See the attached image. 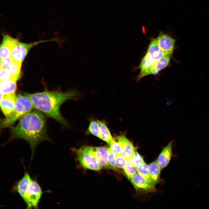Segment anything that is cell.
I'll use <instances>...</instances> for the list:
<instances>
[{
  "label": "cell",
  "mask_w": 209,
  "mask_h": 209,
  "mask_svg": "<svg viewBox=\"0 0 209 209\" xmlns=\"http://www.w3.org/2000/svg\"><path fill=\"white\" fill-rule=\"evenodd\" d=\"M46 117L38 110H32L20 119L12 129L10 139L20 138L29 144L32 151V158L35 149L40 142L50 140L47 134Z\"/></svg>",
  "instance_id": "obj_1"
},
{
  "label": "cell",
  "mask_w": 209,
  "mask_h": 209,
  "mask_svg": "<svg viewBox=\"0 0 209 209\" xmlns=\"http://www.w3.org/2000/svg\"><path fill=\"white\" fill-rule=\"evenodd\" d=\"M22 93L29 98L34 108L65 127H68L69 123L60 113V107L66 100L76 98L80 94L75 89L65 92L45 90L34 93Z\"/></svg>",
  "instance_id": "obj_2"
},
{
  "label": "cell",
  "mask_w": 209,
  "mask_h": 209,
  "mask_svg": "<svg viewBox=\"0 0 209 209\" xmlns=\"http://www.w3.org/2000/svg\"><path fill=\"white\" fill-rule=\"evenodd\" d=\"M17 96L16 103L14 109L10 116L1 120V129L11 126L16 121L32 111L34 108L30 100L27 96L19 93Z\"/></svg>",
  "instance_id": "obj_3"
},
{
  "label": "cell",
  "mask_w": 209,
  "mask_h": 209,
  "mask_svg": "<svg viewBox=\"0 0 209 209\" xmlns=\"http://www.w3.org/2000/svg\"><path fill=\"white\" fill-rule=\"evenodd\" d=\"M76 154L78 161L84 168L97 171L102 168L96 158L94 147H82L76 150Z\"/></svg>",
  "instance_id": "obj_4"
},
{
  "label": "cell",
  "mask_w": 209,
  "mask_h": 209,
  "mask_svg": "<svg viewBox=\"0 0 209 209\" xmlns=\"http://www.w3.org/2000/svg\"><path fill=\"white\" fill-rule=\"evenodd\" d=\"M43 192L42 188L35 179L32 180L22 198L28 209H37Z\"/></svg>",
  "instance_id": "obj_5"
},
{
  "label": "cell",
  "mask_w": 209,
  "mask_h": 209,
  "mask_svg": "<svg viewBox=\"0 0 209 209\" xmlns=\"http://www.w3.org/2000/svg\"><path fill=\"white\" fill-rule=\"evenodd\" d=\"M51 40H41L34 42L26 43L20 42L18 40L13 47L11 56L14 61L22 63L29 51L33 46L38 44Z\"/></svg>",
  "instance_id": "obj_6"
},
{
  "label": "cell",
  "mask_w": 209,
  "mask_h": 209,
  "mask_svg": "<svg viewBox=\"0 0 209 209\" xmlns=\"http://www.w3.org/2000/svg\"><path fill=\"white\" fill-rule=\"evenodd\" d=\"M17 96L15 93L1 96L0 107L1 110L6 117L12 113L15 108Z\"/></svg>",
  "instance_id": "obj_7"
},
{
  "label": "cell",
  "mask_w": 209,
  "mask_h": 209,
  "mask_svg": "<svg viewBox=\"0 0 209 209\" xmlns=\"http://www.w3.org/2000/svg\"><path fill=\"white\" fill-rule=\"evenodd\" d=\"M156 39L161 49L167 54L172 55L174 48L176 39L161 31L159 32Z\"/></svg>",
  "instance_id": "obj_8"
},
{
  "label": "cell",
  "mask_w": 209,
  "mask_h": 209,
  "mask_svg": "<svg viewBox=\"0 0 209 209\" xmlns=\"http://www.w3.org/2000/svg\"><path fill=\"white\" fill-rule=\"evenodd\" d=\"M18 40L8 34L3 35L0 48V59L11 56L12 49Z\"/></svg>",
  "instance_id": "obj_9"
},
{
  "label": "cell",
  "mask_w": 209,
  "mask_h": 209,
  "mask_svg": "<svg viewBox=\"0 0 209 209\" xmlns=\"http://www.w3.org/2000/svg\"><path fill=\"white\" fill-rule=\"evenodd\" d=\"M136 190L146 192L155 190V185L149 183L142 176L136 173L130 181Z\"/></svg>",
  "instance_id": "obj_10"
},
{
  "label": "cell",
  "mask_w": 209,
  "mask_h": 209,
  "mask_svg": "<svg viewBox=\"0 0 209 209\" xmlns=\"http://www.w3.org/2000/svg\"><path fill=\"white\" fill-rule=\"evenodd\" d=\"M168 54L160 48L156 38L151 39L146 54L151 60L155 62Z\"/></svg>",
  "instance_id": "obj_11"
},
{
  "label": "cell",
  "mask_w": 209,
  "mask_h": 209,
  "mask_svg": "<svg viewBox=\"0 0 209 209\" xmlns=\"http://www.w3.org/2000/svg\"><path fill=\"white\" fill-rule=\"evenodd\" d=\"M32 179L29 174L25 172L23 176L21 179L15 183L12 189V191L13 192L17 193L23 198Z\"/></svg>",
  "instance_id": "obj_12"
},
{
  "label": "cell",
  "mask_w": 209,
  "mask_h": 209,
  "mask_svg": "<svg viewBox=\"0 0 209 209\" xmlns=\"http://www.w3.org/2000/svg\"><path fill=\"white\" fill-rule=\"evenodd\" d=\"M116 138L122 145L121 155L127 160L131 158L136 151L132 143L125 135L119 136Z\"/></svg>",
  "instance_id": "obj_13"
},
{
  "label": "cell",
  "mask_w": 209,
  "mask_h": 209,
  "mask_svg": "<svg viewBox=\"0 0 209 209\" xmlns=\"http://www.w3.org/2000/svg\"><path fill=\"white\" fill-rule=\"evenodd\" d=\"M155 63L145 54L142 59L139 66L140 72L137 77L138 81L144 77L154 74V67Z\"/></svg>",
  "instance_id": "obj_14"
},
{
  "label": "cell",
  "mask_w": 209,
  "mask_h": 209,
  "mask_svg": "<svg viewBox=\"0 0 209 209\" xmlns=\"http://www.w3.org/2000/svg\"><path fill=\"white\" fill-rule=\"evenodd\" d=\"M172 142H170L163 148L157 160L161 170L165 167L170 161L172 154Z\"/></svg>",
  "instance_id": "obj_15"
},
{
  "label": "cell",
  "mask_w": 209,
  "mask_h": 209,
  "mask_svg": "<svg viewBox=\"0 0 209 209\" xmlns=\"http://www.w3.org/2000/svg\"><path fill=\"white\" fill-rule=\"evenodd\" d=\"M108 147H94L95 156L98 163L102 168L109 169L107 161Z\"/></svg>",
  "instance_id": "obj_16"
},
{
  "label": "cell",
  "mask_w": 209,
  "mask_h": 209,
  "mask_svg": "<svg viewBox=\"0 0 209 209\" xmlns=\"http://www.w3.org/2000/svg\"><path fill=\"white\" fill-rule=\"evenodd\" d=\"M149 174L153 184L155 185L159 181L161 169L155 160L150 163L148 166Z\"/></svg>",
  "instance_id": "obj_17"
},
{
  "label": "cell",
  "mask_w": 209,
  "mask_h": 209,
  "mask_svg": "<svg viewBox=\"0 0 209 209\" xmlns=\"http://www.w3.org/2000/svg\"><path fill=\"white\" fill-rule=\"evenodd\" d=\"M16 82L12 80L1 81V96L15 93L17 87Z\"/></svg>",
  "instance_id": "obj_18"
},
{
  "label": "cell",
  "mask_w": 209,
  "mask_h": 209,
  "mask_svg": "<svg viewBox=\"0 0 209 209\" xmlns=\"http://www.w3.org/2000/svg\"><path fill=\"white\" fill-rule=\"evenodd\" d=\"M99 124L100 134V139L110 144L113 138L107 127L106 123L104 121L97 120Z\"/></svg>",
  "instance_id": "obj_19"
},
{
  "label": "cell",
  "mask_w": 209,
  "mask_h": 209,
  "mask_svg": "<svg viewBox=\"0 0 209 209\" xmlns=\"http://www.w3.org/2000/svg\"><path fill=\"white\" fill-rule=\"evenodd\" d=\"M171 55H167L155 62L154 67V74L157 73L169 64Z\"/></svg>",
  "instance_id": "obj_20"
},
{
  "label": "cell",
  "mask_w": 209,
  "mask_h": 209,
  "mask_svg": "<svg viewBox=\"0 0 209 209\" xmlns=\"http://www.w3.org/2000/svg\"><path fill=\"white\" fill-rule=\"evenodd\" d=\"M123 169L126 176L131 181L137 172L136 166L133 163L131 158L127 160V163Z\"/></svg>",
  "instance_id": "obj_21"
},
{
  "label": "cell",
  "mask_w": 209,
  "mask_h": 209,
  "mask_svg": "<svg viewBox=\"0 0 209 209\" xmlns=\"http://www.w3.org/2000/svg\"><path fill=\"white\" fill-rule=\"evenodd\" d=\"M21 63L14 61L7 68L16 81L20 76Z\"/></svg>",
  "instance_id": "obj_22"
},
{
  "label": "cell",
  "mask_w": 209,
  "mask_h": 209,
  "mask_svg": "<svg viewBox=\"0 0 209 209\" xmlns=\"http://www.w3.org/2000/svg\"><path fill=\"white\" fill-rule=\"evenodd\" d=\"M136 167L137 172L144 177L149 183L154 185L150 176L147 165L144 162Z\"/></svg>",
  "instance_id": "obj_23"
},
{
  "label": "cell",
  "mask_w": 209,
  "mask_h": 209,
  "mask_svg": "<svg viewBox=\"0 0 209 209\" xmlns=\"http://www.w3.org/2000/svg\"><path fill=\"white\" fill-rule=\"evenodd\" d=\"M88 131L92 135L100 138V127L97 120H93L90 121Z\"/></svg>",
  "instance_id": "obj_24"
},
{
  "label": "cell",
  "mask_w": 209,
  "mask_h": 209,
  "mask_svg": "<svg viewBox=\"0 0 209 209\" xmlns=\"http://www.w3.org/2000/svg\"><path fill=\"white\" fill-rule=\"evenodd\" d=\"M107 158L109 169L117 171L116 155L111 151L110 147H108Z\"/></svg>",
  "instance_id": "obj_25"
},
{
  "label": "cell",
  "mask_w": 209,
  "mask_h": 209,
  "mask_svg": "<svg viewBox=\"0 0 209 209\" xmlns=\"http://www.w3.org/2000/svg\"><path fill=\"white\" fill-rule=\"evenodd\" d=\"M109 145L111 151L116 156L121 154L122 150V145L116 137L113 138Z\"/></svg>",
  "instance_id": "obj_26"
},
{
  "label": "cell",
  "mask_w": 209,
  "mask_h": 209,
  "mask_svg": "<svg viewBox=\"0 0 209 209\" xmlns=\"http://www.w3.org/2000/svg\"><path fill=\"white\" fill-rule=\"evenodd\" d=\"M0 81L9 80L17 81L7 68H0Z\"/></svg>",
  "instance_id": "obj_27"
},
{
  "label": "cell",
  "mask_w": 209,
  "mask_h": 209,
  "mask_svg": "<svg viewBox=\"0 0 209 209\" xmlns=\"http://www.w3.org/2000/svg\"><path fill=\"white\" fill-rule=\"evenodd\" d=\"M127 159L123 157L121 154L116 156V167L119 169H123L127 163Z\"/></svg>",
  "instance_id": "obj_28"
},
{
  "label": "cell",
  "mask_w": 209,
  "mask_h": 209,
  "mask_svg": "<svg viewBox=\"0 0 209 209\" xmlns=\"http://www.w3.org/2000/svg\"><path fill=\"white\" fill-rule=\"evenodd\" d=\"M131 158L133 163L136 167L145 162L143 157L136 151Z\"/></svg>",
  "instance_id": "obj_29"
},
{
  "label": "cell",
  "mask_w": 209,
  "mask_h": 209,
  "mask_svg": "<svg viewBox=\"0 0 209 209\" xmlns=\"http://www.w3.org/2000/svg\"><path fill=\"white\" fill-rule=\"evenodd\" d=\"M14 61L11 56L0 59V68H7Z\"/></svg>",
  "instance_id": "obj_30"
}]
</instances>
